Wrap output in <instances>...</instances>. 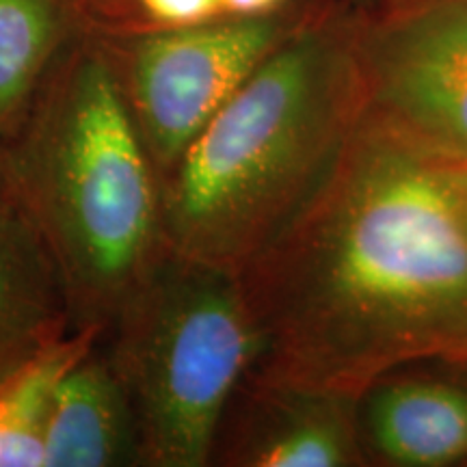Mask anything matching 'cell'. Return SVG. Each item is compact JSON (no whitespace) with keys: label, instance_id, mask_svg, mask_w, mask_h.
Masks as SVG:
<instances>
[{"label":"cell","instance_id":"6da1fadb","mask_svg":"<svg viewBox=\"0 0 467 467\" xmlns=\"http://www.w3.org/2000/svg\"><path fill=\"white\" fill-rule=\"evenodd\" d=\"M241 282L255 381L361 399L385 372L467 359V202L452 165L361 124Z\"/></svg>","mask_w":467,"mask_h":467},{"label":"cell","instance_id":"7a4b0ae2","mask_svg":"<svg viewBox=\"0 0 467 467\" xmlns=\"http://www.w3.org/2000/svg\"><path fill=\"white\" fill-rule=\"evenodd\" d=\"M361 113L355 39L285 35L161 182L162 244L241 273L327 182Z\"/></svg>","mask_w":467,"mask_h":467},{"label":"cell","instance_id":"3957f363","mask_svg":"<svg viewBox=\"0 0 467 467\" xmlns=\"http://www.w3.org/2000/svg\"><path fill=\"white\" fill-rule=\"evenodd\" d=\"M5 184L78 329L102 327L165 247L159 173L109 61L87 55L69 69L22 130Z\"/></svg>","mask_w":467,"mask_h":467},{"label":"cell","instance_id":"277c9868","mask_svg":"<svg viewBox=\"0 0 467 467\" xmlns=\"http://www.w3.org/2000/svg\"><path fill=\"white\" fill-rule=\"evenodd\" d=\"M110 320L109 359L130 400L139 461L206 465L260 355L241 275L162 247Z\"/></svg>","mask_w":467,"mask_h":467},{"label":"cell","instance_id":"5b68a950","mask_svg":"<svg viewBox=\"0 0 467 467\" xmlns=\"http://www.w3.org/2000/svg\"><path fill=\"white\" fill-rule=\"evenodd\" d=\"M361 117L452 165H467V0L396 5L355 39Z\"/></svg>","mask_w":467,"mask_h":467},{"label":"cell","instance_id":"8992f818","mask_svg":"<svg viewBox=\"0 0 467 467\" xmlns=\"http://www.w3.org/2000/svg\"><path fill=\"white\" fill-rule=\"evenodd\" d=\"M284 37L266 14L165 28L137 44L126 98L156 171H171Z\"/></svg>","mask_w":467,"mask_h":467},{"label":"cell","instance_id":"52a82bcc","mask_svg":"<svg viewBox=\"0 0 467 467\" xmlns=\"http://www.w3.org/2000/svg\"><path fill=\"white\" fill-rule=\"evenodd\" d=\"M254 381L244 426L232 443L236 465L347 467L361 457L359 399L329 389Z\"/></svg>","mask_w":467,"mask_h":467},{"label":"cell","instance_id":"ba28073f","mask_svg":"<svg viewBox=\"0 0 467 467\" xmlns=\"http://www.w3.org/2000/svg\"><path fill=\"white\" fill-rule=\"evenodd\" d=\"M359 429L385 463L446 467L467 459V388L440 379L377 381L359 399Z\"/></svg>","mask_w":467,"mask_h":467},{"label":"cell","instance_id":"9c48e42d","mask_svg":"<svg viewBox=\"0 0 467 467\" xmlns=\"http://www.w3.org/2000/svg\"><path fill=\"white\" fill-rule=\"evenodd\" d=\"M139 461L130 400L109 355L89 350L61 377L44 435V467H109Z\"/></svg>","mask_w":467,"mask_h":467},{"label":"cell","instance_id":"30bf717a","mask_svg":"<svg viewBox=\"0 0 467 467\" xmlns=\"http://www.w3.org/2000/svg\"><path fill=\"white\" fill-rule=\"evenodd\" d=\"M66 290L39 234L7 195L0 200V383L63 337Z\"/></svg>","mask_w":467,"mask_h":467},{"label":"cell","instance_id":"8fae6325","mask_svg":"<svg viewBox=\"0 0 467 467\" xmlns=\"http://www.w3.org/2000/svg\"><path fill=\"white\" fill-rule=\"evenodd\" d=\"M102 327L63 336L0 383V467H44V435L61 377L96 344Z\"/></svg>","mask_w":467,"mask_h":467},{"label":"cell","instance_id":"7c38bea8","mask_svg":"<svg viewBox=\"0 0 467 467\" xmlns=\"http://www.w3.org/2000/svg\"><path fill=\"white\" fill-rule=\"evenodd\" d=\"M58 35L57 0H0V132L25 115Z\"/></svg>","mask_w":467,"mask_h":467},{"label":"cell","instance_id":"4fadbf2b","mask_svg":"<svg viewBox=\"0 0 467 467\" xmlns=\"http://www.w3.org/2000/svg\"><path fill=\"white\" fill-rule=\"evenodd\" d=\"M141 7L167 28L200 25L221 14L219 0H141Z\"/></svg>","mask_w":467,"mask_h":467},{"label":"cell","instance_id":"5bb4252c","mask_svg":"<svg viewBox=\"0 0 467 467\" xmlns=\"http://www.w3.org/2000/svg\"><path fill=\"white\" fill-rule=\"evenodd\" d=\"M282 0H219L221 14L225 16H266Z\"/></svg>","mask_w":467,"mask_h":467},{"label":"cell","instance_id":"9a60e30c","mask_svg":"<svg viewBox=\"0 0 467 467\" xmlns=\"http://www.w3.org/2000/svg\"><path fill=\"white\" fill-rule=\"evenodd\" d=\"M7 197V184H5V165H0V200Z\"/></svg>","mask_w":467,"mask_h":467},{"label":"cell","instance_id":"2e32d148","mask_svg":"<svg viewBox=\"0 0 467 467\" xmlns=\"http://www.w3.org/2000/svg\"><path fill=\"white\" fill-rule=\"evenodd\" d=\"M461 182H463V192L467 202V165H461Z\"/></svg>","mask_w":467,"mask_h":467},{"label":"cell","instance_id":"e0dca14e","mask_svg":"<svg viewBox=\"0 0 467 467\" xmlns=\"http://www.w3.org/2000/svg\"><path fill=\"white\" fill-rule=\"evenodd\" d=\"M407 3H413V0H394L392 7H396V5H407Z\"/></svg>","mask_w":467,"mask_h":467}]
</instances>
